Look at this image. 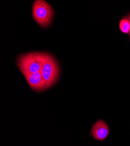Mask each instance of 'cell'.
I'll list each match as a JSON object with an SVG mask.
<instances>
[{
  "mask_svg": "<svg viewBox=\"0 0 130 146\" xmlns=\"http://www.w3.org/2000/svg\"><path fill=\"white\" fill-rule=\"evenodd\" d=\"M41 73L44 79L46 89L57 81L59 76V66L54 57L47 53H43Z\"/></svg>",
  "mask_w": 130,
  "mask_h": 146,
  "instance_id": "cell-1",
  "label": "cell"
},
{
  "mask_svg": "<svg viewBox=\"0 0 130 146\" xmlns=\"http://www.w3.org/2000/svg\"><path fill=\"white\" fill-rule=\"evenodd\" d=\"M42 55L43 53L40 52H30L18 57L17 66L23 75L41 71Z\"/></svg>",
  "mask_w": 130,
  "mask_h": 146,
  "instance_id": "cell-2",
  "label": "cell"
},
{
  "mask_svg": "<svg viewBox=\"0 0 130 146\" xmlns=\"http://www.w3.org/2000/svg\"><path fill=\"white\" fill-rule=\"evenodd\" d=\"M32 13L35 21L42 27H47L51 23L54 14L51 7L45 0H36Z\"/></svg>",
  "mask_w": 130,
  "mask_h": 146,
  "instance_id": "cell-3",
  "label": "cell"
},
{
  "mask_svg": "<svg viewBox=\"0 0 130 146\" xmlns=\"http://www.w3.org/2000/svg\"><path fill=\"white\" fill-rule=\"evenodd\" d=\"M31 89L35 91L41 92L46 90V83L43 79L41 71L33 74H28L23 75Z\"/></svg>",
  "mask_w": 130,
  "mask_h": 146,
  "instance_id": "cell-4",
  "label": "cell"
},
{
  "mask_svg": "<svg viewBox=\"0 0 130 146\" xmlns=\"http://www.w3.org/2000/svg\"><path fill=\"white\" fill-rule=\"evenodd\" d=\"M91 133L95 140L103 141L109 134V129L107 124L103 120H99L93 126Z\"/></svg>",
  "mask_w": 130,
  "mask_h": 146,
  "instance_id": "cell-5",
  "label": "cell"
},
{
  "mask_svg": "<svg viewBox=\"0 0 130 146\" xmlns=\"http://www.w3.org/2000/svg\"><path fill=\"white\" fill-rule=\"evenodd\" d=\"M119 27L123 33H129L130 32V21L128 18H123L120 22Z\"/></svg>",
  "mask_w": 130,
  "mask_h": 146,
  "instance_id": "cell-6",
  "label": "cell"
},
{
  "mask_svg": "<svg viewBox=\"0 0 130 146\" xmlns=\"http://www.w3.org/2000/svg\"><path fill=\"white\" fill-rule=\"evenodd\" d=\"M127 18H128V19L130 21V14H129V15L127 17Z\"/></svg>",
  "mask_w": 130,
  "mask_h": 146,
  "instance_id": "cell-7",
  "label": "cell"
},
{
  "mask_svg": "<svg viewBox=\"0 0 130 146\" xmlns=\"http://www.w3.org/2000/svg\"><path fill=\"white\" fill-rule=\"evenodd\" d=\"M129 36H130V32H129Z\"/></svg>",
  "mask_w": 130,
  "mask_h": 146,
  "instance_id": "cell-8",
  "label": "cell"
}]
</instances>
